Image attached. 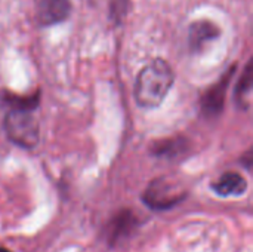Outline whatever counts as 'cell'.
Masks as SVG:
<instances>
[{
    "label": "cell",
    "mask_w": 253,
    "mask_h": 252,
    "mask_svg": "<svg viewBox=\"0 0 253 252\" xmlns=\"http://www.w3.org/2000/svg\"><path fill=\"white\" fill-rule=\"evenodd\" d=\"M37 97L28 100H13L4 116V131L7 138L24 149H33L39 143V123L33 114Z\"/></svg>",
    "instance_id": "2"
},
{
    "label": "cell",
    "mask_w": 253,
    "mask_h": 252,
    "mask_svg": "<svg viewBox=\"0 0 253 252\" xmlns=\"http://www.w3.org/2000/svg\"><path fill=\"white\" fill-rule=\"evenodd\" d=\"M175 80L172 67L162 58L154 59L145 65L135 82L133 97L139 107L156 108L169 94Z\"/></svg>",
    "instance_id": "1"
},
{
    "label": "cell",
    "mask_w": 253,
    "mask_h": 252,
    "mask_svg": "<svg viewBox=\"0 0 253 252\" xmlns=\"http://www.w3.org/2000/svg\"><path fill=\"white\" fill-rule=\"evenodd\" d=\"M36 13L43 27L65 21L71 13V0H36Z\"/></svg>",
    "instance_id": "4"
},
{
    "label": "cell",
    "mask_w": 253,
    "mask_h": 252,
    "mask_svg": "<svg viewBox=\"0 0 253 252\" xmlns=\"http://www.w3.org/2000/svg\"><path fill=\"white\" fill-rule=\"evenodd\" d=\"M212 190L221 198L243 196L248 190V181L239 172H225L218 181L212 183Z\"/></svg>",
    "instance_id": "7"
},
{
    "label": "cell",
    "mask_w": 253,
    "mask_h": 252,
    "mask_svg": "<svg viewBox=\"0 0 253 252\" xmlns=\"http://www.w3.org/2000/svg\"><path fill=\"white\" fill-rule=\"evenodd\" d=\"M0 252H12L10 250H7V248H3V247H0Z\"/></svg>",
    "instance_id": "11"
},
{
    "label": "cell",
    "mask_w": 253,
    "mask_h": 252,
    "mask_svg": "<svg viewBox=\"0 0 253 252\" xmlns=\"http://www.w3.org/2000/svg\"><path fill=\"white\" fill-rule=\"evenodd\" d=\"M251 94H252V64L249 62L246 65V71L237 86V91H236V100H237V104L248 110L251 107Z\"/></svg>",
    "instance_id": "9"
},
{
    "label": "cell",
    "mask_w": 253,
    "mask_h": 252,
    "mask_svg": "<svg viewBox=\"0 0 253 252\" xmlns=\"http://www.w3.org/2000/svg\"><path fill=\"white\" fill-rule=\"evenodd\" d=\"M127 3V0H113L111 3V10L114 16H122V13L125 12V4Z\"/></svg>",
    "instance_id": "10"
},
{
    "label": "cell",
    "mask_w": 253,
    "mask_h": 252,
    "mask_svg": "<svg viewBox=\"0 0 253 252\" xmlns=\"http://www.w3.org/2000/svg\"><path fill=\"white\" fill-rule=\"evenodd\" d=\"M221 34L219 27L209 21V19H200L191 24L190 27V46L193 50H202L209 42L218 39Z\"/></svg>",
    "instance_id": "6"
},
{
    "label": "cell",
    "mask_w": 253,
    "mask_h": 252,
    "mask_svg": "<svg viewBox=\"0 0 253 252\" xmlns=\"http://www.w3.org/2000/svg\"><path fill=\"white\" fill-rule=\"evenodd\" d=\"M230 74H227L219 83H216L212 89H209L202 100V108L205 111V114L208 116H216L224 105V100H225V92H227V86H228V79L231 77L233 71H228Z\"/></svg>",
    "instance_id": "8"
},
{
    "label": "cell",
    "mask_w": 253,
    "mask_h": 252,
    "mask_svg": "<svg viewBox=\"0 0 253 252\" xmlns=\"http://www.w3.org/2000/svg\"><path fill=\"white\" fill-rule=\"evenodd\" d=\"M136 227V217L132 211H120L110 223L105 230L107 242L110 247H116L122 241H125L127 236L132 235V232Z\"/></svg>",
    "instance_id": "5"
},
{
    "label": "cell",
    "mask_w": 253,
    "mask_h": 252,
    "mask_svg": "<svg viewBox=\"0 0 253 252\" xmlns=\"http://www.w3.org/2000/svg\"><path fill=\"white\" fill-rule=\"evenodd\" d=\"M187 196L179 186L168 178H157L150 183L142 195V202L153 211H168L179 205Z\"/></svg>",
    "instance_id": "3"
}]
</instances>
